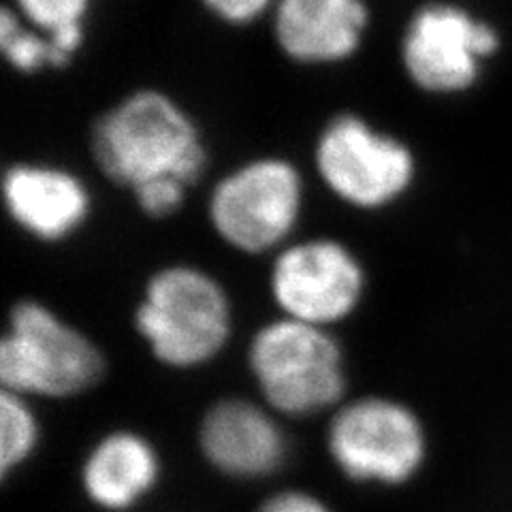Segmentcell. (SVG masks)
<instances>
[{"label": "cell", "instance_id": "cell-9", "mask_svg": "<svg viewBox=\"0 0 512 512\" xmlns=\"http://www.w3.org/2000/svg\"><path fill=\"white\" fill-rule=\"evenodd\" d=\"M500 47L498 30L451 3L414 9L399 37V64L408 82L431 96L476 86L483 64Z\"/></svg>", "mask_w": 512, "mask_h": 512}, {"label": "cell", "instance_id": "cell-18", "mask_svg": "<svg viewBox=\"0 0 512 512\" xmlns=\"http://www.w3.org/2000/svg\"><path fill=\"white\" fill-rule=\"evenodd\" d=\"M212 20L229 28H248L269 18L278 0H197Z\"/></svg>", "mask_w": 512, "mask_h": 512}, {"label": "cell", "instance_id": "cell-6", "mask_svg": "<svg viewBox=\"0 0 512 512\" xmlns=\"http://www.w3.org/2000/svg\"><path fill=\"white\" fill-rule=\"evenodd\" d=\"M312 165L329 195L361 214L402 203L419 178V160L404 139L359 111H338L316 133Z\"/></svg>", "mask_w": 512, "mask_h": 512}, {"label": "cell", "instance_id": "cell-4", "mask_svg": "<svg viewBox=\"0 0 512 512\" xmlns=\"http://www.w3.org/2000/svg\"><path fill=\"white\" fill-rule=\"evenodd\" d=\"M107 374L101 346L47 303L15 301L0 338V389L32 402H67L99 387Z\"/></svg>", "mask_w": 512, "mask_h": 512}, {"label": "cell", "instance_id": "cell-16", "mask_svg": "<svg viewBox=\"0 0 512 512\" xmlns=\"http://www.w3.org/2000/svg\"><path fill=\"white\" fill-rule=\"evenodd\" d=\"M9 7L75 60L84 52L94 0H11Z\"/></svg>", "mask_w": 512, "mask_h": 512}, {"label": "cell", "instance_id": "cell-11", "mask_svg": "<svg viewBox=\"0 0 512 512\" xmlns=\"http://www.w3.org/2000/svg\"><path fill=\"white\" fill-rule=\"evenodd\" d=\"M3 207L32 242L67 244L94 214V195L77 171L52 160H15L3 171Z\"/></svg>", "mask_w": 512, "mask_h": 512}, {"label": "cell", "instance_id": "cell-13", "mask_svg": "<svg viewBox=\"0 0 512 512\" xmlns=\"http://www.w3.org/2000/svg\"><path fill=\"white\" fill-rule=\"evenodd\" d=\"M163 480V455L137 429L118 427L96 440L79 466V487L101 512H131Z\"/></svg>", "mask_w": 512, "mask_h": 512}, {"label": "cell", "instance_id": "cell-10", "mask_svg": "<svg viewBox=\"0 0 512 512\" xmlns=\"http://www.w3.org/2000/svg\"><path fill=\"white\" fill-rule=\"evenodd\" d=\"M197 448L216 474L256 483L284 470L291 444L286 421L261 399L220 397L201 414Z\"/></svg>", "mask_w": 512, "mask_h": 512}, {"label": "cell", "instance_id": "cell-2", "mask_svg": "<svg viewBox=\"0 0 512 512\" xmlns=\"http://www.w3.org/2000/svg\"><path fill=\"white\" fill-rule=\"evenodd\" d=\"M133 327L158 365L199 372L218 361L233 340V299L205 267L169 263L143 284Z\"/></svg>", "mask_w": 512, "mask_h": 512}, {"label": "cell", "instance_id": "cell-1", "mask_svg": "<svg viewBox=\"0 0 512 512\" xmlns=\"http://www.w3.org/2000/svg\"><path fill=\"white\" fill-rule=\"evenodd\" d=\"M88 152L103 178L133 190L156 180L201 184L210 148L197 118L163 88H135L90 124Z\"/></svg>", "mask_w": 512, "mask_h": 512}, {"label": "cell", "instance_id": "cell-5", "mask_svg": "<svg viewBox=\"0 0 512 512\" xmlns=\"http://www.w3.org/2000/svg\"><path fill=\"white\" fill-rule=\"evenodd\" d=\"M325 448L333 468L359 487L399 489L429 461V429L421 414L393 395L348 397L327 416Z\"/></svg>", "mask_w": 512, "mask_h": 512}, {"label": "cell", "instance_id": "cell-3", "mask_svg": "<svg viewBox=\"0 0 512 512\" xmlns=\"http://www.w3.org/2000/svg\"><path fill=\"white\" fill-rule=\"evenodd\" d=\"M248 374L261 402L282 421L329 416L348 395V361L331 329L276 316L246 346Z\"/></svg>", "mask_w": 512, "mask_h": 512}, {"label": "cell", "instance_id": "cell-14", "mask_svg": "<svg viewBox=\"0 0 512 512\" xmlns=\"http://www.w3.org/2000/svg\"><path fill=\"white\" fill-rule=\"evenodd\" d=\"M0 54L13 73L24 77L67 71L75 62L54 39L28 26L9 5L0 13Z\"/></svg>", "mask_w": 512, "mask_h": 512}, {"label": "cell", "instance_id": "cell-19", "mask_svg": "<svg viewBox=\"0 0 512 512\" xmlns=\"http://www.w3.org/2000/svg\"><path fill=\"white\" fill-rule=\"evenodd\" d=\"M254 512H338L323 495L301 487H284L269 493Z\"/></svg>", "mask_w": 512, "mask_h": 512}, {"label": "cell", "instance_id": "cell-17", "mask_svg": "<svg viewBox=\"0 0 512 512\" xmlns=\"http://www.w3.org/2000/svg\"><path fill=\"white\" fill-rule=\"evenodd\" d=\"M190 190L192 188H188L180 180L165 178V180L143 184L141 188L131 192V197L141 216H146L148 220H154V222H163L182 212Z\"/></svg>", "mask_w": 512, "mask_h": 512}, {"label": "cell", "instance_id": "cell-15", "mask_svg": "<svg viewBox=\"0 0 512 512\" xmlns=\"http://www.w3.org/2000/svg\"><path fill=\"white\" fill-rule=\"evenodd\" d=\"M43 425L32 399L0 389V476L9 480L37 457Z\"/></svg>", "mask_w": 512, "mask_h": 512}, {"label": "cell", "instance_id": "cell-7", "mask_svg": "<svg viewBox=\"0 0 512 512\" xmlns=\"http://www.w3.org/2000/svg\"><path fill=\"white\" fill-rule=\"evenodd\" d=\"M306 212V180L293 158L252 156L214 182L207 222L237 254L274 256L293 242Z\"/></svg>", "mask_w": 512, "mask_h": 512}, {"label": "cell", "instance_id": "cell-12", "mask_svg": "<svg viewBox=\"0 0 512 512\" xmlns=\"http://www.w3.org/2000/svg\"><path fill=\"white\" fill-rule=\"evenodd\" d=\"M269 22L288 62L331 69L361 54L372 28V7L367 0H278Z\"/></svg>", "mask_w": 512, "mask_h": 512}, {"label": "cell", "instance_id": "cell-8", "mask_svg": "<svg viewBox=\"0 0 512 512\" xmlns=\"http://www.w3.org/2000/svg\"><path fill=\"white\" fill-rule=\"evenodd\" d=\"M367 288L363 259L340 237H297L271 256L267 291L278 316L335 331L361 310Z\"/></svg>", "mask_w": 512, "mask_h": 512}]
</instances>
